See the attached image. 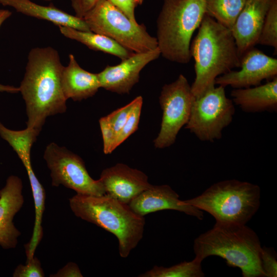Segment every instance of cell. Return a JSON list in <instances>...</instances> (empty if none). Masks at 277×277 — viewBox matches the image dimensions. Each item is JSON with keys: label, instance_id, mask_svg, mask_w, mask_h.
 Segmentation results:
<instances>
[{"label": "cell", "instance_id": "cell-24", "mask_svg": "<svg viewBox=\"0 0 277 277\" xmlns=\"http://www.w3.org/2000/svg\"><path fill=\"white\" fill-rule=\"evenodd\" d=\"M257 44L273 47L277 50V0L269 8L263 23Z\"/></svg>", "mask_w": 277, "mask_h": 277}, {"label": "cell", "instance_id": "cell-17", "mask_svg": "<svg viewBox=\"0 0 277 277\" xmlns=\"http://www.w3.org/2000/svg\"><path fill=\"white\" fill-rule=\"evenodd\" d=\"M62 86L67 100L80 101L93 96L101 88L97 73L83 69L72 54L69 55V63L64 66Z\"/></svg>", "mask_w": 277, "mask_h": 277}, {"label": "cell", "instance_id": "cell-28", "mask_svg": "<svg viewBox=\"0 0 277 277\" xmlns=\"http://www.w3.org/2000/svg\"><path fill=\"white\" fill-rule=\"evenodd\" d=\"M14 277H44L45 274L39 260L35 256L26 261V265H19L15 269Z\"/></svg>", "mask_w": 277, "mask_h": 277}, {"label": "cell", "instance_id": "cell-27", "mask_svg": "<svg viewBox=\"0 0 277 277\" xmlns=\"http://www.w3.org/2000/svg\"><path fill=\"white\" fill-rule=\"evenodd\" d=\"M134 103V99L126 105L116 109L105 116L117 134L126 122Z\"/></svg>", "mask_w": 277, "mask_h": 277}, {"label": "cell", "instance_id": "cell-6", "mask_svg": "<svg viewBox=\"0 0 277 277\" xmlns=\"http://www.w3.org/2000/svg\"><path fill=\"white\" fill-rule=\"evenodd\" d=\"M260 187L228 180L216 183L193 198L183 201L210 214L216 222L246 225L260 205Z\"/></svg>", "mask_w": 277, "mask_h": 277}, {"label": "cell", "instance_id": "cell-13", "mask_svg": "<svg viewBox=\"0 0 277 277\" xmlns=\"http://www.w3.org/2000/svg\"><path fill=\"white\" fill-rule=\"evenodd\" d=\"M99 180L106 194L127 204L152 185L143 172L122 163L104 169Z\"/></svg>", "mask_w": 277, "mask_h": 277}, {"label": "cell", "instance_id": "cell-1", "mask_svg": "<svg viewBox=\"0 0 277 277\" xmlns=\"http://www.w3.org/2000/svg\"><path fill=\"white\" fill-rule=\"evenodd\" d=\"M63 68L54 48L36 47L30 51L19 87L26 104L27 127L41 131L47 117L66 111L67 100L62 86Z\"/></svg>", "mask_w": 277, "mask_h": 277}, {"label": "cell", "instance_id": "cell-2", "mask_svg": "<svg viewBox=\"0 0 277 277\" xmlns=\"http://www.w3.org/2000/svg\"><path fill=\"white\" fill-rule=\"evenodd\" d=\"M190 50L195 73L191 88L195 97L214 87L217 77L240 67L241 57L231 30L206 14Z\"/></svg>", "mask_w": 277, "mask_h": 277}, {"label": "cell", "instance_id": "cell-5", "mask_svg": "<svg viewBox=\"0 0 277 277\" xmlns=\"http://www.w3.org/2000/svg\"><path fill=\"white\" fill-rule=\"evenodd\" d=\"M206 14V0H163L157 19L161 55L171 62L188 63L195 31Z\"/></svg>", "mask_w": 277, "mask_h": 277}, {"label": "cell", "instance_id": "cell-34", "mask_svg": "<svg viewBox=\"0 0 277 277\" xmlns=\"http://www.w3.org/2000/svg\"><path fill=\"white\" fill-rule=\"evenodd\" d=\"M12 14V12L8 10H0V27L3 22L9 17Z\"/></svg>", "mask_w": 277, "mask_h": 277}, {"label": "cell", "instance_id": "cell-22", "mask_svg": "<svg viewBox=\"0 0 277 277\" xmlns=\"http://www.w3.org/2000/svg\"><path fill=\"white\" fill-rule=\"evenodd\" d=\"M246 0H206V14L231 30Z\"/></svg>", "mask_w": 277, "mask_h": 277}, {"label": "cell", "instance_id": "cell-8", "mask_svg": "<svg viewBox=\"0 0 277 277\" xmlns=\"http://www.w3.org/2000/svg\"><path fill=\"white\" fill-rule=\"evenodd\" d=\"M225 88L214 86L195 97L185 128L201 141L220 139L223 129L232 121L234 106Z\"/></svg>", "mask_w": 277, "mask_h": 277}, {"label": "cell", "instance_id": "cell-14", "mask_svg": "<svg viewBox=\"0 0 277 277\" xmlns=\"http://www.w3.org/2000/svg\"><path fill=\"white\" fill-rule=\"evenodd\" d=\"M275 0H246L231 30L240 57L257 44L267 13Z\"/></svg>", "mask_w": 277, "mask_h": 277}, {"label": "cell", "instance_id": "cell-32", "mask_svg": "<svg viewBox=\"0 0 277 277\" xmlns=\"http://www.w3.org/2000/svg\"><path fill=\"white\" fill-rule=\"evenodd\" d=\"M50 276L54 277H82L83 275L77 265L70 262L60 269L55 274Z\"/></svg>", "mask_w": 277, "mask_h": 277}, {"label": "cell", "instance_id": "cell-10", "mask_svg": "<svg viewBox=\"0 0 277 277\" xmlns=\"http://www.w3.org/2000/svg\"><path fill=\"white\" fill-rule=\"evenodd\" d=\"M44 158L50 170L52 186L62 185L81 194H106L100 180L90 176L83 160L65 147L51 143L46 147Z\"/></svg>", "mask_w": 277, "mask_h": 277}, {"label": "cell", "instance_id": "cell-30", "mask_svg": "<svg viewBox=\"0 0 277 277\" xmlns=\"http://www.w3.org/2000/svg\"><path fill=\"white\" fill-rule=\"evenodd\" d=\"M112 5L123 13L131 21L137 24L135 16L136 8L141 5L143 0H108Z\"/></svg>", "mask_w": 277, "mask_h": 277}, {"label": "cell", "instance_id": "cell-20", "mask_svg": "<svg viewBox=\"0 0 277 277\" xmlns=\"http://www.w3.org/2000/svg\"><path fill=\"white\" fill-rule=\"evenodd\" d=\"M58 28L61 33L65 37L80 42L92 50L113 55L121 60L134 53L106 36L69 27L58 26Z\"/></svg>", "mask_w": 277, "mask_h": 277}, {"label": "cell", "instance_id": "cell-31", "mask_svg": "<svg viewBox=\"0 0 277 277\" xmlns=\"http://www.w3.org/2000/svg\"><path fill=\"white\" fill-rule=\"evenodd\" d=\"M99 0H70L76 16L83 18Z\"/></svg>", "mask_w": 277, "mask_h": 277}, {"label": "cell", "instance_id": "cell-4", "mask_svg": "<svg viewBox=\"0 0 277 277\" xmlns=\"http://www.w3.org/2000/svg\"><path fill=\"white\" fill-rule=\"evenodd\" d=\"M77 217L112 233L117 239L120 256L126 258L143 236L144 216L134 212L128 204L107 195L76 193L69 199Z\"/></svg>", "mask_w": 277, "mask_h": 277}, {"label": "cell", "instance_id": "cell-16", "mask_svg": "<svg viewBox=\"0 0 277 277\" xmlns=\"http://www.w3.org/2000/svg\"><path fill=\"white\" fill-rule=\"evenodd\" d=\"M22 189L21 179L11 175L0 190V246L4 249L15 247L21 235L13 219L24 203Z\"/></svg>", "mask_w": 277, "mask_h": 277}, {"label": "cell", "instance_id": "cell-25", "mask_svg": "<svg viewBox=\"0 0 277 277\" xmlns=\"http://www.w3.org/2000/svg\"><path fill=\"white\" fill-rule=\"evenodd\" d=\"M134 100V105L126 122L117 134L114 149L123 143L138 128L143 105V98L141 96H138Z\"/></svg>", "mask_w": 277, "mask_h": 277}, {"label": "cell", "instance_id": "cell-21", "mask_svg": "<svg viewBox=\"0 0 277 277\" xmlns=\"http://www.w3.org/2000/svg\"><path fill=\"white\" fill-rule=\"evenodd\" d=\"M40 131L30 127L22 130H13L0 122L1 136L12 147L23 163L31 160V149Z\"/></svg>", "mask_w": 277, "mask_h": 277}, {"label": "cell", "instance_id": "cell-26", "mask_svg": "<svg viewBox=\"0 0 277 277\" xmlns=\"http://www.w3.org/2000/svg\"><path fill=\"white\" fill-rule=\"evenodd\" d=\"M276 253L272 247H262L261 266L264 277L277 276Z\"/></svg>", "mask_w": 277, "mask_h": 277}, {"label": "cell", "instance_id": "cell-19", "mask_svg": "<svg viewBox=\"0 0 277 277\" xmlns=\"http://www.w3.org/2000/svg\"><path fill=\"white\" fill-rule=\"evenodd\" d=\"M0 4L10 6L24 15L49 21L58 26L90 31L83 18L69 14L53 5L42 6L31 0H0Z\"/></svg>", "mask_w": 277, "mask_h": 277}, {"label": "cell", "instance_id": "cell-18", "mask_svg": "<svg viewBox=\"0 0 277 277\" xmlns=\"http://www.w3.org/2000/svg\"><path fill=\"white\" fill-rule=\"evenodd\" d=\"M231 96L233 103L245 112L276 111L277 76L263 85L234 89Z\"/></svg>", "mask_w": 277, "mask_h": 277}, {"label": "cell", "instance_id": "cell-12", "mask_svg": "<svg viewBox=\"0 0 277 277\" xmlns=\"http://www.w3.org/2000/svg\"><path fill=\"white\" fill-rule=\"evenodd\" d=\"M161 55L159 48L134 53L114 66H107L97 73L101 88L118 94H128L138 82L141 70Z\"/></svg>", "mask_w": 277, "mask_h": 277}, {"label": "cell", "instance_id": "cell-7", "mask_svg": "<svg viewBox=\"0 0 277 277\" xmlns=\"http://www.w3.org/2000/svg\"><path fill=\"white\" fill-rule=\"evenodd\" d=\"M90 31L108 37L134 53L158 48L143 24L131 21L108 0H99L83 17Z\"/></svg>", "mask_w": 277, "mask_h": 277}, {"label": "cell", "instance_id": "cell-9", "mask_svg": "<svg viewBox=\"0 0 277 277\" xmlns=\"http://www.w3.org/2000/svg\"><path fill=\"white\" fill-rule=\"evenodd\" d=\"M195 99L191 85L182 74L163 87L159 97L163 115L160 132L153 142L155 148L168 147L175 142L179 132L189 120Z\"/></svg>", "mask_w": 277, "mask_h": 277}, {"label": "cell", "instance_id": "cell-33", "mask_svg": "<svg viewBox=\"0 0 277 277\" xmlns=\"http://www.w3.org/2000/svg\"><path fill=\"white\" fill-rule=\"evenodd\" d=\"M0 92H7L9 93H15L19 92V87L9 85H4L0 84Z\"/></svg>", "mask_w": 277, "mask_h": 277}, {"label": "cell", "instance_id": "cell-11", "mask_svg": "<svg viewBox=\"0 0 277 277\" xmlns=\"http://www.w3.org/2000/svg\"><path fill=\"white\" fill-rule=\"evenodd\" d=\"M241 69L231 70L217 77L215 85L244 88L260 85L264 80L277 76V59L253 47L241 58Z\"/></svg>", "mask_w": 277, "mask_h": 277}, {"label": "cell", "instance_id": "cell-3", "mask_svg": "<svg viewBox=\"0 0 277 277\" xmlns=\"http://www.w3.org/2000/svg\"><path fill=\"white\" fill-rule=\"evenodd\" d=\"M262 246L256 233L246 225L216 222L194 241L196 259L215 255L230 267L240 269L243 277H264L261 266Z\"/></svg>", "mask_w": 277, "mask_h": 277}, {"label": "cell", "instance_id": "cell-23", "mask_svg": "<svg viewBox=\"0 0 277 277\" xmlns=\"http://www.w3.org/2000/svg\"><path fill=\"white\" fill-rule=\"evenodd\" d=\"M202 262L195 258L190 262L184 261L165 267L154 266L151 269L139 275L140 277H203Z\"/></svg>", "mask_w": 277, "mask_h": 277}, {"label": "cell", "instance_id": "cell-29", "mask_svg": "<svg viewBox=\"0 0 277 277\" xmlns=\"http://www.w3.org/2000/svg\"><path fill=\"white\" fill-rule=\"evenodd\" d=\"M99 123L103 140V151L105 154L111 153L114 149V145L117 133L110 125L105 116L101 117Z\"/></svg>", "mask_w": 277, "mask_h": 277}, {"label": "cell", "instance_id": "cell-35", "mask_svg": "<svg viewBox=\"0 0 277 277\" xmlns=\"http://www.w3.org/2000/svg\"><path fill=\"white\" fill-rule=\"evenodd\" d=\"M43 1H53V0H43Z\"/></svg>", "mask_w": 277, "mask_h": 277}, {"label": "cell", "instance_id": "cell-15", "mask_svg": "<svg viewBox=\"0 0 277 277\" xmlns=\"http://www.w3.org/2000/svg\"><path fill=\"white\" fill-rule=\"evenodd\" d=\"M136 214L144 216L150 213L163 210H174L203 219L202 210L183 202L179 194L168 185H151L128 204Z\"/></svg>", "mask_w": 277, "mask_h": 277}]
</instances>
